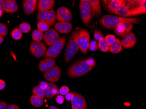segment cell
Masks as SVG:
<instances>
[{"instance_id": "obj_1", "label": "cell", "mask_w": 146, "mask_h": 109, "mask_svg": "<svg viewBox=\"0 0 146 109\" xmlns=\"http://www.w3.org/2000/svg\"><path fill=\"white\" fill-rule=\"evenodd\" d=\"M96 65V61L92 58L80 61L69 67L67 71V74L71 78L82 77L89 73Z\"/></svg>"}, {"instance_id": "obj_2", "label": "cell", "mask_w": 146, "mask_h": 109, "mask_svg": "<svg viewBox=\"0 0 146 109\" xmlns=\"http://www.w3.org/2000/svg\"><path fill=\"white\" fill-rule=\"evenodd\" d=\"M141 20L138 18H127L114 15H106L99 21L100 24L105 28L111 29L115 28L119 24L124 23L138 24Z\"/></svg>"}, {"instance_id": "obj_3", "label": "cell", "mask_w": 146, "mask_h": 109, "mask_svg": "<svg viewBox=\"0 0 146 109\" xmlns=\"http://www.w3.org/2000/svg\"><path fill=\"white\" fill-rule=\"evenodd\" d=\"M80 31V29H76L69 38L64 52V60L66 63L70 61L79 50L78 40Z\"/></svg>"}, {"instance_id": "obj_4", "label": "cell", "mask_w": 146, "mask_h": 109, "mask_svg": "<svg viewBox=\"0 0 146 109\" xmlns=\"http://www.w3.org/2000/svg\"><path fill=\"white\" fill-rule=\"evenodd\" d=\"M66 42V37L62 36L48 48L44 55L45 58H57L63 50Z\"/></svg>"}, {"instance_id": "obj_5", "label": "cell", "mask_w": 146, "mask_h": 109, "mask_svg": "<svg viewBox=\"0 0 146 109\" xmlns=\"http://www.w3.org/2000/svg\"><path fill=\"white\" fill-rule=\"evenodd\" d=\"M79 9L81 18L85 25H88L92 20L91 8L89 0H81L80 1Z\"/></svg>"}, {"instance_id": "obj_6", "label": "cell", "mask_w": 146, "mask_h": 109, "mask_svg": "<svg viewBox=\"0 0 146 109\" xmlns=\"http://www.w3.org/2000/svg\"><path fill=\"white\" fill-rule=\"evenodd\" d=\"M90 34L86 29H80L78 42L79 50L83 54H86L87 52L90 44Z\"/></svg>"}, {"instance_id": "obj_7", "label": "cell", "mask_w": 146, "mask_h": 109, "mask_svg": "<svg viewBox=\"0 0 146 109\" xmlns=\"http://www.w3.org/2000/svg\"><path fill=\"white\" fill-rule=\"evenodd\" d=\"M37 18L39 22H43L50 27L54 24L56 20V14L53 9L39 12L37 15Z\"/></svg>"}, {"instance_id": "obj_8", "label": "cell", "mask_w": 146, "mask_h": 109, "mask_svg": "<svg viewBox=\"0 0 146 109\" xmlns=\"http://www.w3.org/2000/svg\"><path fill=\"white\" fill-rule=\"evenodd\" d=\"M29 50L33 56L38 58H41L46 53L47 47L42 42H33L29 46Z\"/></svg>"}, {"instance_id": "obj_9", "label": "cell", "mask_w": 146, "mask_h": 109, "mask_svg": "<svg viewBox=\"0 0 146 109\" xmlns=\"http://www.w3.org/2000/svg\"><path fill=\"white\" fill-rule=\"evenodd\" d=\"M73 96L71 100L72 109H87V104L85 99L81 94L72 92Z\"/></svg>"}, {"instance_id": "obj_10", "label": "cell", "mask_w": 146, "mask_h": 109, "mask_svg": "<svg viewBox=\"0 0 146 109\" xmlns=\"http://www.w3.org/2000/svg\"><path fill=\"white\" fill-rule=\"evenodd\" d=\"M61 72L60 68L54 66L50 70L44 73V78L50 82H57L61 77Z\"/></svg>"}, {"instance_id": "obj_11", "label": "cell", "mask_w": 146, "mask_h": 109, "mask_svg": "<svg viewBox=\"0 0 146 109\" xmlns=\"http://www.w3.org/2000/svg\"><path fill=\"white\" fill-rule=\"evenodd\" d=\"M72 13L68 8L60 7L56 11V20L59 22H69L72 19Z\"/></svg>"}, {"instance_id": "obj_12", "label": "cell", "mask_w": 146, "mask_h": 109, "mask_svg": "<svg viewBox=\"0 0 146 109\" xmlns=\"http://www.w3.org/2000/svg\"><path fill=\"white\" fill-rule=\"evenodd\" d=\"M60 35L54 29H49L46 32L44 35L43 40L47 46H50L60 38Z\"/></svg>"}, {"instance_id": "obj_13", "label": "cell", "mask_w": 146, "mask_h": 109, "mask_svg": "<svg viewBox=\"0 0 146 109\" xmlns=\"http://www.w3.org/2000/svg\"><path fill=\"white\" fill-rule=\"evenodd\" d=\"M133 26V24L131 23L121 24L115 27L114 32L116 35L119 36L124 37L132 31Z\"/></svg>"}, {"instance_id": "obj_14", "label": "cell", "mask_w": 146, "mask_h": 109, "mask_svg": "<svg viewBox=\"0 0 146 109\" xmlns=\"http://www.w3.org/2000/svg\"><path fill=\"white\" fill-rule=\"evenodd\" d=\"M137 42V38L134 34L130 32L125 36L121 41L122 47L129 49L133 47Z\"/></svg>"}, {"instance_id": "obj_15", "label": "cell", "mask_w": 146, "mask_h": 109, "mask_svg": "<svg viewBox=\"0 0 146 109\" xmlns=\"http://www.w3.org/2000/svg\"><path fill=\"white\" fill-rule=\"evenodd\" d=\"M56 64V63L54 59L45 58L38 64V69L42 73H45L55 66Z\"/></svg>"}, {"instance_id": "obj_16", "label": "cell", "mask_w": 146, "mask_h": 109, "mask_svg": "<svg viewBox=\"0 0 146 109\" xmlns=\"http://www.w3.org/2000/svg\"><path fill=\"white\" fill-rule=\"evenodd\" d=\"M36 0H25L23 2V9L25 13L30 15L34 13L37 6Z\"/></svg>"}, {"instance_id": "obj_17", "label": "cell", "mask_w": 146, "mask_h": 109, "mask_svg": "<svg viewBox=\"0 0 146 109\" xmlns=\"http://www.w3.org/2000/svg\"><path fill=\"white\" fill-rule=\"evenodd\" d=\"M3 7H4V11L6 13H15L19 9L18 4L15 0L4 1Z\"/></svg>"}, {"instance_id": "obj_18", "label": "cell", "mask_w": 146, "mask_h": 109, "mask_svg": "<svg viewBox=\"0 0 146 109\" xmlns=\"http://www.w3.org/2000/svg\"><path fill=\"white\" fill-rule=\"evenodd\" d=\"M54 0H39L38 1V10L39 12L52 9L54 6Z\"/></svg>"}, {"instance_id": "obj_19", "label": "cell", "mask_w": 146, "mask_h": 109, "mask_svg": "<svg viewBox=\"0 0 146 109\" xmlns=\"http://www.w3.org/2000/svg\"><path fill=\"white\" fill-rule=\"evenodd\" d=\"M54 28L60 33L68 34L72 30V24L70 22H60L55 24Z\"/></svg>"}, {"instance_id": "obj_20", "label": "cell", "mask_w": 146, "mask_h": 109, "mask_svg": "<svg viewBox=\"0 0 146 109\" xmlns=\"http://www.w3.org/2000/svg\"><path fill=\"white\" fill-rule=\"evenodd\" d=\"M91 8L92 17H98L101 14L100 4L99 0H89Z\"/></svg>"}, {"instance_id": "obj_21", "label": "cell", "mask_w": 146, "mask_h": 109, "mask_svg": "<svg viewBox=\"0 0 146 109\" xmlns=\"http://www.w3.org/2000/svg\"><path fill=\"white\" fill-rule=\"evenodd\" d=\"M45 91L46 97L49 99H51L54 97L59 92V89L54 83H48V87Z\"/></svg>"}, {"instance_id": "obj_22", "label": "cell", "mask_w": 146, "mask_h": 109, "mask_svg": "<svg viewBox=\"0 0 146 109\" xmlns=\"http://www.w3.org/2000/svg\"><path fill=\"white\" fill-rule=\"evenodd\" d=\"M139 5L135 9L131 10V15L132 16H136L139 15L145 14L146 12V1H139Z\"/></svg>"}, {"instance_id": "obj_23", "label": "cell", "mask_w": 146, "mask_h": 109, "mask_svg": "<svg viewBox=\"0 0 146 109\" xmlns=\"http://www.w3.org/2000/svg\"><path fill=\"white\" fill-rule=\"evenodd\" d=\"M112 13L117 15H121L125 17L132 16L131 11L129 10V7L125 5L119 7V8H117Z\"/></svg>"}, {"instance_id": "obj_24", "label": "cell", "mask_w": 146, "mask_h": 109, "mask_svg": "<svg viewBox=\"0 0 146 109\" xmlns=\"http://www.w3.org/2000/svg\"><path fill=\"white\" fill-rule=\"evenodd\" d=\"M109 50L113 54H117L121 52L123 50V47L120 39L116 38L115 42L109 46Z\"/></svg>"}, {"instance_id": "obj_25", "label": "cell", "mask_w": 146, "mask_h": 109, "mask_svg": "<svg viewBox=\"0 0 146 109\" xmlns=\"http://www.w3.org/2000/svg\"><path fill=\"white\" fill-rule=\"evenodd\" d=\"M125 1L123 0H112L110 2L108 5V9L111 12L116 9L119 7L121 5H125Z\"/></svg>"}, {"instance_id": "obj_26", "label": "cell", "mask_w": 146, "mask_h": 109, "mask_svg": "<svg viewBox=\"0 0 146 109\" xmlns=\"http://www.w3.org/2000/svg\"><path fill=\"white\" fill-rule=\"evenodd\" d=\"M30 103L35 107H41L44 104V100L36 95H33L30 97Z\"/></svg>"}, {"instance_id": "obj_27", "label": "cell", "mask_w": 146, "mask_h": 109, "mask_svg": "<svg viewBox=\"0 0 146 109\" xmlns=\"http://www.w3.org/2000/svg\"><path fill=\"white\" fill-rule=\"evenodd\" d=\"M44 33L38 29H35L33 31L32 34V38L33 40L36 42H40L43 39Z\"/></svg>"}, {"instance_id": "obj_28", "label": "cell", "mask_w": 146, "mask_h": 109, "mask_svg": "<svg viewBox=\"0 0 146 109\" xmlns=\"http://www.w3.org/2000/svg\"><path fill=\"white\" fill-rule=\"evenodd\" d=\"M33 93L34 94V95L42 99L46 97L45 91L39 85H38L34 87V88L33 89Z\"/></svg>"}, {"instance_id": "obj_29", "label": "cell", "mask_w": 146, "mask_h": 109, "mask_svg": "<svg viewBox=\"0 0 146 109\" xmlns=\"http://www.w3.org/2000/svg\"><path fill=\"white\" fill-rule=\"evenodd\" d=\"M98 47L101 51L107 52L109 50V46L105 38H103L99 40Z\"/></svg>"}, {"instance_id": "obj_30", "label": "cell", "mask_w": 146, "mask_h": 109, "mask_svg": "<svg viewBox=\"0 0 146 109\" xmlns=\"http://www.w3.org/2000/svg\"><path fill=\"white\" fill-rule=\"evenodd\" d=\"M11 37L14 40H19L22 38L23 36V33L19 28H16L12 30L11 33Z\"/></svg>"}, {"instance_id": "obj_31", "label": "cell", "mask_w": 146, "mask_h": 109, "mask_svg": "<svg viewBox=\"0 0 146 109\" xmlns=\"http://www.w3.org/2000/svg\"><path fill=\"white\" fill-rule=\"evenodd\" d=\"M19 29L24 33H27L31 31V25L27 22H23L19 25Z\"/></svg>"}, {"instance_id": "obj_32", "label": "cell", "mask_w": 146, "mask_h": 109, "mask_svg": "<svg viewBox=\"0 0 146 109\" xmlns=\"http://www.w3.org/2000/svg\"><path fill=\"white\" fill-rule=\"evenodd\" d=\"M38 30L42 32H46L49 30L50 26L45 23L42 22H38L37 24Z\"/></svg>"}, {"instance_id": "obj_33", "label": "cell", "mask_w": 146, "mask_h": 109, "mask_svg": "<svg viewBox=\"0 0 146 109\" xmlns=\"http://www.w3.org/2000/svg\"><path fill=\"white\" fill-rule=\"evenodd\" d=\"M8 28L6 25L2 23H0V36H6L8 34Z\"/></svg>"}, {"instance_id": "obj_34", "label": "cell", "mask_w": 146, "mask_h": 109, "mask_svg": "<svg viewBox=\"0 0 146 109\" xmlns=\"http://www.w3.org/2000/svg\"><path fill=\"white\" fill-rule=\"evenodd\" d=\"M98 48L99 47H98V43L96 41H92L89 44L88 49L91 51H95L97 50Z\"/></svg>"}, {"instance_id": "obj_35", "label": "cell", "mask_w": 146, "mask_h": 109, "mask_svg": "<svg viewBox=\"0 0 146 109\" xmlns=\"http://www.w3.org/2000/svg\"><path fill=\"white\" fill-rule=\"evenodd\" d=\"M105 39L107 42V43L109 45V46L112 45L115 41V36L114 35H109L105 37Z\"/></svg>"}, {"instance_id": "obj_36", "label": "cell", "mask_w": 146, "mask_h": 109, "mask_svg": "<svg viewBox=\"0 0 146 109\" xmlns=\"http://www.w3.org/2000/svg\"><path fill=\"white\" fill-rule=\"evenodd\" d=\"M69 88L67 86H64L60 88L59 92H60L62 95H66L69 92Z\"/></svg>"}, {"instance_id": "obj_37", "label": "cell", "mask_w": 146, "mask_h": 109, "mask_svg": "<svg viewBox=\"0 0 146 109\" xmlns=\"http://www.w3.org/2000/svg\"><path fill=\"white\" fill-rule=\"evenodd\" d=\"M55 101L57 104H62L64 102V98L62 95H58L56 97Z\"/></svg>"}, {"instance_id": "obj_38", "label": "cell", "mask_w": 146, "mask_h": 109, "mask_svg": "<svg viewBox=\"0 0 146 109\" xmlns=\"http://www.w3.org/2000/svg\"><path fill=\"white\" fill-rule=\"evenodd\" d=\"M103 36H103L102 33L99 32V31H96L95 33H94V37L96 40L99 41V40L101 39L102 38H103Z\"/></svg>"}, {"instance_id": "obj_39", "label": "cell", "mask_w": 146, "mask_h": 109, "mask_svg": "<svg viewBox=\"0 0 146 109\" xmlns=\"http://www.w3.org/2000/svg\"><path fill=\"white\" fill-rule=\"evenodd\" d=\"M4 1L0 0V18L3 15L4 12Z\"/></svg>"}, {"instance_id": "obj_40", "label": "cell", "mask_w": 146, "mask_h": 109, "mask_svg": "<svg viewBox=\"0 0 146 109\" xmlns=\"http://www.w3.org/2000/svg\"><path fill=\"white\" fill-rule=\"evenodd\" d=\"M39 85L43 90H45L48 87V83L46 82L45 81H41Z\"/></svg>"}, {"instance_id": "obj_41", "label": "cell", "mask_w": 146, "mask_h": 109, "mask_svg": "<svg viewBox=\"0 0 146 109\" xmlns=\"http://www.w3.org/2000/svg\"><path fill=\"white\" fill-rule=\"evenodd\" d=\"M73 95L72 92H68L65 95V99L68 101H70L73 98Z\"/></svg>"}, {"instance_id": "obj_42", "label": "cell", "mask_w": 146, "mask_h": 109, "mask_svg": "<svg viewBox=\"0 0 146 109\" xmlns=\"http://www.w3.org/2000/svg\"><path fill=\"white\" fill-rule=\"evenodd\" d=\"M6 109H20L19 107L17 105L15 104L9 105L7 107Z\"/></svg>"}, {"instance_id": "obj_43", "label": "cell", "mask_w": 146, "mask_h": 109, "mask_svg": "<svg viewBox=\"0 0 146 109\" xmlns=\"http://www.w3.org/2000/svg\"><path fill=\"white\" fill-rule=\"evenodd\" d=\"M7 105L5 102L0 101V109H6Z\"/></svg>"}, {"instance_id": "obj_44", "label": "cell", "mask_w": 146, "mask_h": 109, "mask_svg": "<svg viewBox=\"0 0 146 109\" xmlns=\"http://www.w3.org/2000/svg\"><path fill=\"white\" fill-rule=\"evenodd\" d=\"M6 86V83L4 80L0 79V90H2L5 88Z\"/></svg>"}, {"instance_id": "obj_45", "label": "cell", "mask_w": 146, "mask_h": 109, "mask_svg": "<svg viewBox=\"0 0 146 109\" xmlns=\"http://www.w3.org/2000/svg\"><path fill=\"white\" fill-rule=\"evenodd\" d=\"M48 109H59L56 106H50Z\"/></svg>"}, {"instance_id": "obj_46", "label": "cell", "mask_w": 146, "mask_h": 109, "mask_svg": "<svg viewBox=\"0 0 146 109\" xmlns=\"http://www.w3.org/2000/svg\"><path fill=\"white\" fill-rule=\"evenodd\" d=\"M3 41H4V37L0 36V44H1Z\"/></svg>"}]
</instances>
